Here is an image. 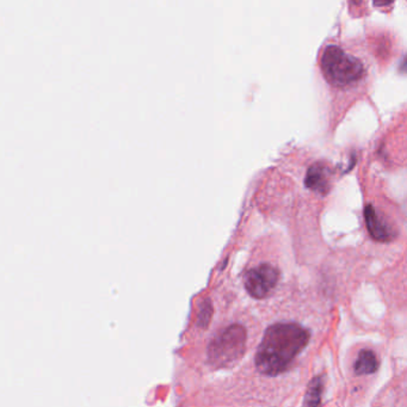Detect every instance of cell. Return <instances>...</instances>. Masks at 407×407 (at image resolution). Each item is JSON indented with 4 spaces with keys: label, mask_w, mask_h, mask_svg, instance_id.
I'll use <instances>...</instances> for the list:
<instances>
[{
    "label": "cell",
    "mask_w": 407,
    "mask_h": 407,
    "mask_svg": "<svg viewBox=\"0 0 407 407\" xmlns=\"http://www.w3.org/2000/svg\"><path fill=\"white\" fill-rule=\"evenodd\" d=\"M308 330L295 322H277L266 330L256 354V367L264 375L276 376L292 366L310 343Z\"/></svg>",
    "instance_id": "6da1fadb"
},
{
    "label": "cell",
    "mask_w": 407,
    "mask_h": 407,
    "mask_svg": "<svg viewBox=\"0 0 407 407\" xmlns=\"http://www.w3.org/2000/svg\"><path fill=\"white\" fill-rule=\"evenodd\" d=\"M322 70L326 79L337 86L354 84L364 75L362 63L338 45H329L322 53Z\"/></svg>",
    "instance_id": "7a4b0ae2"
},
{
    "label": "cell",
    "mask_w": 407,
    "mask_h": 407,
    "mask_svg": "<svg viewBox=\"0 0 407 407\" xmlns=\"http://www.w3.org/2000/svg\"><path fill=\"white\" fill-rule=\"evenodd\" d=\"M246 347V330L242 325L228 326L208 347V359L215 368H227L243 357Z\"/></svg>",
    "instance_id": "3957f363"
},
{
    "label": "cell",
    "mask_w": 407,
    "mask_h": 407,
    "mask_svg": "<svg viewBox=\"0 0 407 407\" xmlns=\"http://www.w3.org/2000/svg\"><path fill=\"white\" fill-rule=\"evenodd\" d=\"M280 273L275 266L268 263L249 270L244 277L247 293L254 299H264L269 296L277 286Z\"/></svg>",
    "instance_id": "277c9868"
},
{
    "label": "cell",
    "mask_w": 407,
    "mask_h": 407,
    "mask_svg": "<svg viewBox=\"0 0 407 407\" xmlns=\"http://www.w3.org/2000/svg\"><path fill=\"white\" fill-rule=\"evenodd\" d=\"M364 220H366L367 229L374 240L380 242V243H389L396 238V232L392 226L371 205H368L364 210Z\"/></svg>",
    "instance_id": "5b68a950"
},
{
    "label": "cell",
    "mask_w": 407,
    "mask_h": 407,
    "mask_svg": "<svg viewBox=\"0 0 407 407\" xmlns=\"http://www.w3.org/2000/svg\"><path fill=\"white\" fill-rule=\"evenodd\" d=\"M331 176L332 172L324 163H315L312 165L306 173L305 184L310 190L318 194L325 195L331 189Z\"/></svg>",
    "instance_id": "8992f818"
},
{
    "label": "cell",
    "mask_w": 407,
    "mask_h": 407,
    "mask_svg": "<svg viewBox=\"0 0 407 407\" xmlns=\"http://www.w3.org/2000/svg\"><path fill=\"white\" fill-rule=\"evenodd\" d=\"M325 380L324 376H315L307 389L303 407H320Z\"/></svg>",
    "instance_id": "52a82bcc"
},
{
    "label": "cell",
    "mask_w": 407,
    "mask_h": 407,
    "mask_svg": "<svg viewBox=\"0 0 407 407\" xmlns=\"http://www.w3.org/2000/svg\"><path fill=\"white\" fill-rule=\"evenodd\" d=\"M377 368H379V361L375 352L368 349L359 352V359L355 363V373L357 375H370L375 373Z\"/></svg>",
    "instance_id": "ba28073f"
},
{
    "label": "cell",
    "mask_w": 407,
    "mask_h": 407,
    "mask_svg": "<svg viewBox=\"0 0 407 407\" xmlns=\"http://www.w3.org/2000/svg\"><path fill=\"white\" fill-rule=\"evenodd\" d=\"M210 317H212V303L207 301L201 306V312L198 315V325L206 327L210 322Z\"/></svg>",
    "instance_id": "9c48e42d"
},
{
    "label": "cell",
    "mask_w": 407,
    "mask_h": 407,
    "mask_svg": "<svg viewBox=\"0 0 407 407\" xmlns=\"http://www.w3.org/2000/svg\"><path fill=\"white\" fill-rule=\"evenodd\" d=\"M400 72L403 73V75H407V55L403 56V61L400 64Z\"/></svg>",
    "instance_id": "30bf717a"
}]
</instances>
